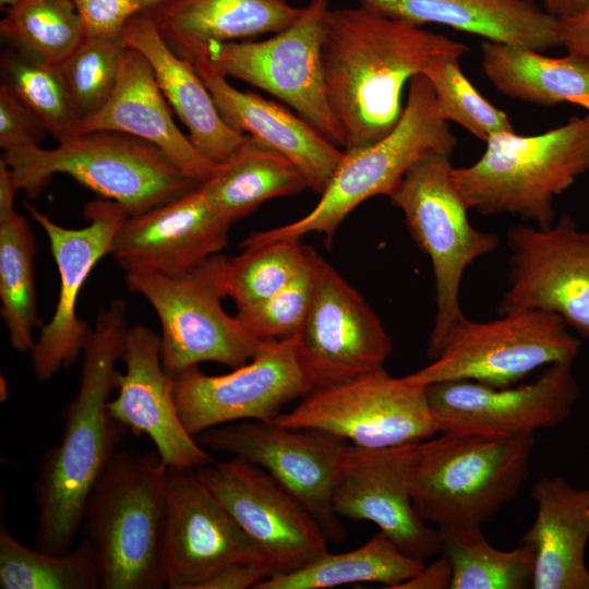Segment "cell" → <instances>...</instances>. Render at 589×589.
I'll list each match as a JSON object with an SVG mask.
<instances>
[{"label": "cell", "mask_w": 589, "mask_h": 589, "mask_svg": "<svg viewBox=\"0 0 589 589\" xmlns=\"http://www.w3.org/2000/svg\"><path fill=\"white\" fill-rule=\"evenodd\" d=\"M467 51L460 41L360 4L330 10L323 67L345 151L387 135L404 111L406 84L436 58Z\"/></svg>", "instance_id": "6da1fadb"}, {"label": "cell", "mask_w": 589, "mask_h": 589, "mask_svg": "<svg viewBox=\"0 0 589 589\" xmlns=\"http://www.w3.org/2000/svg\"><path fill=\"white\" fill-rule=\"evenodd\" d=\"M127 329L120 314L101 313L83 348L80 385L63 409L60 443L44 454L34 485L38 550L63 553L73 548L87 500L118 452L123 426L107 404Z\"/></svg>", "instance_id": "7a4b0ae2"}, {"label": "cell", "mask_w": 589, "mask_h": 589, "mask_svg": "<svg viewBox=\"0 0 589 589\" xmlns=\"http://www.w3.org/2000/svg\"><path fill=\"white\" fill-rule=\"evenodd\" d=\"M534 433L501 436L440 432L417 444L411 495L441 528H482L529 478Z\"/></svg>", "instance_id": "3957f363"}, {"label": "cell", "mask_w": 589, "mask_h": 589, "mask_svg": "<svg viewBox=\"0 0 589 589\" xmlns=\"http://www.w3.org/2000/svg\"><path fill=\"white\" fill-rule=\"evenodd\" d=\"M485 143L476 163L452 171L468 208L545 229L556 220L554 199L589 171V111L543 133L505 132Z\"/></svg>", "instance_id": "277c9868"}, {"label": "cell", "mask_w": 589, "mask_h": 589, "mask_svg": "<svg viewBox=\"0 0 589 589\" xmlns=\"http://www.w3.org/2000/svg\"><path fill=\"white\" fill-rule=\"evenodd\" d=\"M168 470L158 454L117 452L95 484L83 524L100 588L165 586L159 546Z\"/></svg>", "instance_id": "5b68a950"}, {"label": "cell", "mask_w": 589, "mask_h": 589, "mask_svg": "<svg viewBox=\"0 0 589 589\" xmlns=\"http://www.w3.org/2000/svg\"><path fill=\"white\" fill-rule=\"evenodd\" d=\"M19 191L36 197L56 173H64L118 203L128 215L161 205L200 183L185 176L156 145L117 131L77 134L56 148L26 146L4 152Z\"/></svg>", "instance_id": "8992f818"}, {"label": "cell", "mask_w": 589, "mask_h": 589, "mask_svg": "<svg viewBox=\"0 0 589 589\" xmlns=\"http://www.w3.org/2000/svg\"><path fill=\"white\" fill-rule=\"evenodd\" d=\"M457 139L442 117L431 83L423 74L411 79L396 127L380 141L345 151V156L316 205L301 218L249 235L240 247L279 239H300L312 232L330 240L345 218L361 203L389 196L409 168L431 152L452 155Z\"/></svg>", "instance_id": "52a82bcc"}, {"label": "cell", "mask_w": 589, "mask_h": 589, "mask_svg": "<svg viewBox=\"0 0 589 589\" xmlns=\"http://www.w3.org/2000/svg\"><path fill=\"white\" fill-rule=\"evenodd\" d=\"M450 155L431 152L417 160L388 196L404 215L419 249L432 264L435 317L426 356H440L466 317L459 293L466 269L492 253L500 237L473 227L468 206L453 181Z\"/></svg>", "instance_id": "ba28073f"}, {"label": "cell", "mask_w": 589, "mask_h": 589, "mask_svg": "<svg viewBox=\"0 0 589 589\" xmlns=\"http://www.w3.org/2000/svg\"><path fill=\"white\" fill-rule=\"evenodd\" d=\"M228 267L229 259L217 253L178 276L125 273L128 289L145 298L158 316L161 361L170 376L208 361L241 366L262 344L221 305Z\"/></svg>", "instance_id": "9c48e42d"}, {"label": "cell", "mask_w": 589, "mask_h": 589, "mask_svg": "<svg viewBox=\"0 0 589 589\" xmlns=\"http://www.w3.org/2000/svg\"><path fill=\"white\" fill-rule=\"evenodd\" d=\"M328 0H310L286 28L266 39L209 44L204 59L216 72L261 88L290 106L337 146L344 134L325 86L323 43Z\"/></svg>", "instance_id": "30bf717a"}, {"label": "cell", "mask_w": 589, "mask_h": 589, "mask_svg": "<svg viewBox=\"0 0 589 589\" xmlns=\"http://www.w3.org/2000/svg\"><path fill=\"white\" fill-rule=\"evenodd\" d=\"M476 322H460L432 362L405 375L414 384L467 380L494 387L512 386L543 365L574 362L577 338L556 314L525 310Z\"/></svg>", "instance_id": "8fae6325"}, {"label": "cell", "mask_w": 589, "mask_h": 589, "mask_svg": "<svg viewBox=\"0 0 589 589\" xmlns=\"http://www.w3.org/2000/svg\"><path fill=\"white\" fill-rule=\"evenodd\" d=\"M271 421L328 432L364 448L416 444L440 433L425 386L385 369L315 388Z\"/></svg>", "instance_id": "7c38bea8"}, {"label": "cell", "mask_w": 589, "mask_h": 589, "mask_svg": "<svg viewBox=\"0 0 589 589\" xmlns=\"http://www.w3.org/2000/svg\"><path fill=\"white\" fill-rule=\"evenodd\" d=\"M206 448L254 464L291 492L314 516L329 542L346 538L333 493L348 442L316 429H290L261 420L237 421L197 436Z\"/></svg>", "instance_id": "4fadbf2b"}, {"label": "cell", "mask_w": 589, "mask_h": 589, "mask_svg": "<svg viewBox=\"0 0 589 589\" xmlns=\"http://www.w3.org/2000/svg\"><path fill=\"white\" fill-rule=\"evenodd\" d=\"M312 390L293 337L262 341L247 363L229 373L208 375L194 365L175 377L179 417L195 437L231 422L269 421Z\"/></svg>", "instance_id": "5bb4252c"}, {"label": "cell", "mask_w": 589, "mask_h": 589, "mask_svg": "<svg viewBox=\"0 0 589 589\" xmlns=\"http://www.w3.org/2000/svg\"><path fill=\"white\" fill-rule=\"evenodd\" d=\"M506 242L509 272L498 315L551 312L589 341V229L564 213L545 229L512 227Z\"/></svg>", "instance_id": "9a60e30c"}, {"label": "cell", "mask_w": 589, "mask_h": 589, "mask_svg": "<svg viewBox=\"0 0 589 589\" xmlns=\"http://www.w3.org/2000/svg\"><path fill=\"white\" fill-rule=\"evenodd\" d=\"M196 472L262 550L273 575L298 570L328 552V538L314 516L261 467L233 457Z\"/></svg>", "instance_id": "2e32d148"}, {"label": "cell", "mask_w": 589, "mask_h": 589, "mask_svg": "<svg viewBox=\"0 0 589 589\" xmlns=\"http://www.w3.org/2000/svg\"><path fill=\"white\" fill-rule=\"evenodd\" d=\"M293 338L313 389L384 369L393 349L376 313L324 260L311 305Z\"/></svg>", "instance_id": "e0dca14e"}, {"label": "cell", "mask_w": 589, "mask_h": 589, "mask_svg": "<svg viewBox=\"0 0 589 589\" xmlns=\"http://www.w3.org/2000/svg\"><path fill=\"white\" fill-rule=\"evenodd\" d=\"M245 561L267 562L196 470L169 469L159 546L164 585L200 589L224 567Z\"/></svg>", "instance_id": "ac0fdd59"}, {"label": "cell", "mask_w": 589, "mask_h": 589, "mask_svg": "<svg viewBox=\"0 0 589 589\" xmlns=\"http://www.w3.org/2000/svg\"><path fill=\"white\" fill-rule=\"evenodd\" d=\"M24 206L43 228L59 274L53 314L40 327L29 350L34 375L44 382L61 368L71 366L82 353L92 329L76 314L77 299L96 264L111 253L115 237L128 214L118 203L101 197L85 206L88 224L71 229L56 224L27 202Z\"/></svg>", "instance_id": "d6986e66"}, {"label": "cell", "mask_w": 589, "mask_h": 589, "mask_svg": "<svg viewBox=\"0 0 589 589\" xmlns=\"http://www.w3.org/2000/svg\"><path fill=\"white\" fill-rule=\"evenodd\" d=\"M425 389L440 432L501 436L562 424L580 394L573 362L548 365L537 380L515 387L457 380L430 384Z\"/></svg>", "instance_id": "ffe728a7"}, {"label": "cell", "mask_w": 589, "mask_h": 589, "mask_svg": "<svg viewBox=\"0 0 589 589\" xmlns=\"http://www.w3.org/2000/svg\"><path fill=\"white\" fill-rule=\"evenodd\" d=\"M417 444L364 448L349 443L335 483L333 507L340 518L371 521L400 551L424 561L441 554L442 538L412 501Z\"/></svg>", "instance_id": "44dd1931"}, {"label": "cell", "mask_w": 589, "mask_h": 589, "mask_svg": "<svg viewBox=\"0 0 589 589\" xmlns=\"http://www.w3.org/2000/svg\"><path fill=\"white\" fill-rule=\"evenodd\" d=\"M160 335L144 325L128 328L118 372V395L108 401L110 416L134 434H144L169 469L197 470L212 457L183 425L175 399V377L161 361Z\"/></svg>", "instance_id": "7402d4cb"}, {"label": "cell", "mask_w": 589, "mask_h": 589, "mask_svg": "<svg viewBox=\"0 0 589 589\" xmlns=\"http://www.w3.org/2000/svg\"><path fill=\"white\" fill-rule=\"evenodd\" d=\"M231 225L199 184L152 209L128 215L110 254L125 273L178 276L219 253Z\"/></svg>", "instance_id": "603a6c76"}, {"label": "cell", "mask_w": 589, "mask_h": 589, "mask_svg": "<svg viewBox=\"0 0 589 589\" xmlns=\"http://www.w3.org/2000/svg\"><path fill=\"white\" fill-rule=\"evenodd\" d=\"M189 62L229 127L287 156L304 173L309 189L315 193L321 194L326 189L345 151L299 115L257 94L236 88L204 58Z\"/></svg>", "instance_id": "cb8c5ba5"}, {"label": "cell", "mask_w": 589, "mask_h": 589, "mask_svg": "<svg viewBox=\"0 0 589 589\" xmlns=\"http://www.w3.org/2000/svg\"><path fill=\"white\" fill-rule=\"evenodd\" d=\"M92 131H117L145 140L160 148L197 183L209 178L218 167L179 130L152 65L129 46L109 100L81 124L80 134Z\"/></svg>", "instance_id": "d4e9b609"}, {"label": "cell", "mask_w": 589, "mask_h": 589, "mask_svg": "<svg viewBox=\"0 0 589 589\" xmlns=\"http://www.w3.org/2000/svg\"><path fill=\"white\" fill-rule=\"evenodd\" d=\"M409 23L442 24L540 52L563 47L560 20L534 0H356Z\"/></svg>", "instance_id": "484cf974"}, {"label": "cell", "mask_w": 589, "mask_h": 589, "mask_svg": "<svg viewBox=\"0 0 589 589\" xmlns=\"http://www.w3.org/2000/svg\"><path fill=\"white\" fill-rule=\"evenodd\" d=\"M123 39L152 65L170 108L188 128L192 144L214 164L226 163L248 135L233 130L223 119L193 65L168 46L146 13L128 23Z\"/></svg>", "instance_id": "4316f807"}, {"label": "cell", "mask_w": 589, "mask_h": 589, "mask_svg": "<svg viewBox=\"0 0 589 589\" xmlns=\"http://www.w3.org/2000/svg\"><path fill=\"white\" fill-rule=\"evenodd\" d=\"M536 518L522 536L536 551L532 589H589V486L543 477L531 489Z\"/></svg>", "instance_id": "83f0119b"}, {"label": "cell", "mask_w": 589, "mask_h": 589, "mask_svg": "<svg viewBox=\"0 0 589 589\" xmlns=\"http://www.w3.org/2000/svg\"><path fill=\"white\" fill-rule=\"evenodd\" d=\"M300 12L286 0H166L146 14L168 46L191 61L204 58L213 43L275 34Z\"/></svg>", "instance_id": "f1b7e54d"}, {"label": "cell", "mask_w": 589, "mask_h": 589, "mask_svg": "<svg viewBox=\"0 0 589 589\" xmlns=\"http://www.w3.org/2000/svg\"><path fill=\"white\" fill-rule=\"evenodd\" d=\"M486 79L503 95L544 107L574 103L589 111V58L569 52H543L509 44L481 43Z\"/></svg>", "instance_id": "f546056e"}, {"label": "cell", "mask_w": 589, "mask_h": 589, "mask_svg": "<svg viewBox=\"0 0 589 589\" xmlns=\"http://www.w3.org/2000/svg\"><path fill=\"white\" fill-rule=\"evenodd\" d=\"M200 188L209 203L233 224L263 202L296 194L309 189V183L287 156L248 135Z\"/></svg>", "instance_id": "4dcf8cb0"}, {"label": "cell", "mask_w": 589, "mask_h": 589, "mask_svg": "<svg viewBox=\"0 0 589 589\" xmlns=\"http://www.w3.org/2000/svg\"><path fill=\"white\" fill-rule=\"evenodd\" d=\"M423 566V560L404 553L380 531L357 549L326 552L298 570L266 578L255 589H325L362 582L396 589Z\"/></svg>", "instance_id": "1f68e13d"}, {"label": "cell", "mask_w": 589, "mask_h": 589, "mask_svg": "<svg viewBox=\"0 0 589 589\" xmlns=\"http://www.w3.org/2000/svg\"><path fill=\"white\" fill-rule=\"evenodd\" d=\"M36 239L24 216L16 211L0 217L1 316L13 349L26 352L34 330L41 327L34 278Z\"/></svg>", "instance_id": "d6a6232c"}, {"label": "cell", "mask_w": 589, "mask_h": 589, "mask_svg": "<svg viewBox=\"0 0 589 589\" xmlns=\"http://www.w3.org/2000/svg\"><path fill=\"white\" fill-rule=\"evenodd\" d=\"M442 551L452 566L450 589L532 588L536 551L525 541L510 550L492 546L482 528H441Z\"/></svg>", "instance_id": "836d02e7"}, {"label": "cell", "mask_w": 589, "mask_h": 589, "mask_svg": "<svg viewBox=\"0 0 589 589\" xmlns=\"http://www.w3.org/2000/svg\"><path fill=\"white\" fill-rule=\"evenodd\" d=\"M0 587L2 589L100 588L97 564L84 538L63 553L33 550L0 529Z\"/></svg>", "instance_id": "e575fe53"}, {"label": "cell", "mask_w": 589, "mask_h": 589, "mask_svg": "<svg viewBox=\"0 0 589 589\" xmlns=\"http://www.w3.org/2000/svg\"><path fill=\"white\" fill-rule=\"evenodd\" d=\"M0 32L16 51L53 65L62 63L85 37L72 0H21L5 10Z\"/></svg>", "instance_id": "d590c367"}, {"label": "cell", "mask_w": 589, "mask_h": 589, "mask_svg": "<svg viewBox=\"0 0 589 589\" xmlns=\"http://www.w3.org/2000/svg\"><path fill=\"white\" fill-rule=\"evenodd\" d=\"M2 84L38 118L58 142L80 134L81 118L59 65L32 59L14 49L2 57Z\"/></svg>", "instance_id": "8d00e7d4"}, {"label": "cell", "mask_w": 589, "mask_h": 589, "mask_svg": "<svg viewBox=\"0 0 589 589\" xmlns=\"http://www.w3.org/2000/svg\"><path fill=\"white\" fill-rule=\"evenodd\" d=\"M229 259L228 297L238 308L260 302L284 288L301 271L311 248L300 239H279L241 247Z\"/></svg>", "instance_id": "74e56055"}, {"label": "cell", "mask_w": 589, "mask_h": 589, "mask_svg": "<svg viewBox=\"0 0 589 589\" xmlns=\"http://www.w3.org/2000/svg\"><path fill=\"white\" fill-rule=\"evenodd\" d=\"M127 49L123 34L84 37L77 48L59 64L81 124L109 100Z\"/></svg>", "instance_id": "f35d334b"}, {"label": "cell", "mask_w": 589, "mask_h": 589, "mask_svg": "<svg viewBox=\"0 0 589 589\" xmlns=\"http://www.w3.org/2000/svg\"><path fill=\"white\" fill-rule=\"evenodd\" d=\"M459 58L441 56L422 72L431 83L442 117L484 142L496 134L514 132L508 116L484 98L466 77Z\"/></svg>", "instance_id": "ab89813d"}, {"label": "cell", "mask_w": 589, "mask_h": 589, "mask_svg": "<svg viewBox=\"0 0 589 589\" xmlns=\"http://www.w3.org/2000/svg\"><path fill=\"white\" fill-rule=\"evenodd\" d=\"M323 259L311 248L301 271L275 294L238 308L236 316L257 340L293 337L311 305Z\"/></svg>", "instance_id": "60d3db41"}, {"label": "cell", "mask_w": 589, "mask_h": 589, "mask_svg": "<svg viewBox=\"0 0 589 589\" xmlns=\"http://www.w3.org/2000/svg\"><path fill=\"white\" fill-rule=\"evenodd\" d=\"M48 133L38 118L4 84L0 86V147L39 146Z\"/></svg>", "instance_id": "b9f144b4"}, {"label": "cell", "mask_w": 589, "mask_h": 589, "mask_svg": "<svg viewBox=\"0 0 589 589\" xmlns=\"http://www.w3.org/2000/svg\"><path fill=\"white\" fill-rule=\"evenodd\" d=\"M85 37L122 35L128 23L141 13V0H72Z\"/></svg>", "instance_id": "7bdbcfd3"}, {"label": "cell", "mask_w": 589, "mask_h": 589, "mask_svg": "<svg viewBox=\"0 0 589 589\" xmlns=\"http://www.w3.org/2000/svg\"><path fill=\"white\" fill-rule=\"evenodd\" d=\"M273 575L267 562L245 561L230 564L205 582L200 589H245L254 588Z\"/></svg>", "instance_id": "ee69618b"}, {"label": "cell", "mask_w": 589, "mask_h": 589, "mask_svg": "<svg viewBox=\"0 0 589 589\" xmlns=\"http://www.w3.org/2000/svg\"><path fill=\"white\" fill-rule=\"evenodd\" d=\"M453 570L448 558L441 557L425 565L396 589H450Z\"/></svg>", "instance_id": "f6af8a7d"}, {"label": "cell", "mask_w": 589, "mask_h": 589, "mask_svg": "<svg viewBox=\"0 0 589 589\" xmlns=\"http://www.w3.org/2000/svg\"><path fill=\"white\" fill-rule=\"evenodd\" d=\"M558 20L563 47L569 52L589 58V9L578 15Z\"/></svg>", "instance_id": "bcb514c9"}, {"label": "cell", "mask_w": 589, "mask_h": 589, "mask_svg": "<svg viewBox=\"0 0 589 589\" xmlns=\"http://www.w3.org/2000/svg\"><path fill=\"white\" fill-rule=\"evenodd\" d=\"M10 167L4 158L0 160V217L7 216L13 212L14 199L17 192Z\"/></svg>", "instance_id": "7dc6e473"}, {"label": "cell", "mask_w": 589, "mask_h": 589, "mask_svg": "<svg viewBox=\"0 0 589 589\" xmlns=\"http://www.w3.org/2000/svg\"><path fill=\"white\" fill-rule=\"evenodd\" d=\"M543 9L557 19L572 17L589 9V0H542Z\"/></svg>", "instance_id": "c3c4849f"}, {"label": "cell", "mask_w": 589, "mask_h": 589, "mask_svg": "<svg viewBox=\"0 0 589 589\" xmlns=\"http://www.w3.org/2000/svg\"><path fill=\"white\" fill-rule=\"evenodd\" d=\"M166 0H141V13H147ZM140 13V14H141Z\"/></svg>", "instance_id": "681fc988"}, {"label": "cell", "mask_w": 589, "mask_h": 589, "mask_svg": "<svg viewBox=\"0 0 589 589\" xmlns=\"http://www.w3.org/2000/svg\"><path fill=\"white\" fill-rule=\"evenodd\" d=\"M21 0H0V5L1 8L8 10L12 7H14L15 4H17Z\"/></svg>", "instance_id": "f907efd6"}, {"label": "cell", "mask_w": 589, "mask_h": 589, "mask_svg": "<svg viewBox=\"0 0 589 589\" xmlns=\"http://www.w3.org/2000/svg\"><path fill=\"white\" fill-rule=\"evenodd\" d=\"M8 393L7 388V382L3 380V376H1V400L5 399Z\"/></svg>", "instance_id": "816d5d0a"}]
</instances>
